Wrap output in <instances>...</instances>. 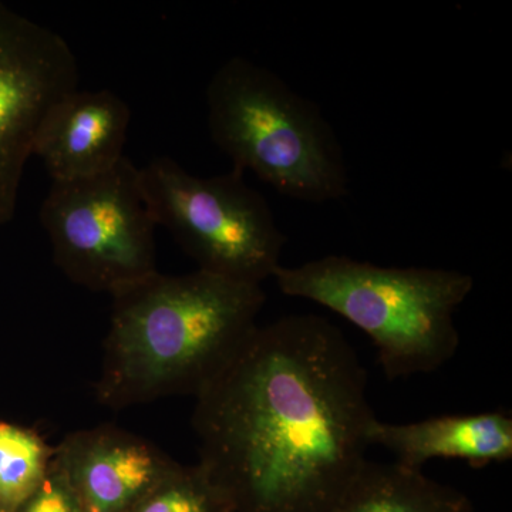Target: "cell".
<instances>
[{
	"label": "cell",
	"instance_id": "1",
	"mask_svg": "<svg viewBox=\"0 0 512 512\" xmlns=\"http://www.w3.org/2000/svg\"><path fill=\"white\" fill-rule=\"evenodd\" d=\"M377 419L355 348L329 319L254 330L197 397L200 460L235 512H333L365 466Z\"/></svg>",
	"mask_w": 512,
	"mask_h": 512
},
{
	"label": "cell",
	"instance_id": "2",
	"mask_svg": "<svg viewBox=\"0 0 512 512\" xmlns=\"http://www.w3.org/2000/svg\"><path fill=\"white\" fill-rule=\"evenodd\" d=\"M266 295L197 269L148 275L113 295L97 402L123 410L192 396L224 372L258 328Z\"/></svg>",
	"mask_w": 512,
	"mask_h": 512
},
{
	"label": "cell",
	"instance_id": "3",
	"mask_svg": "<svg viewBox=\"0 0 512 512\" xmlns=\"http://www.w3.org/2000/svg\"><path fill=\"white\" fill-rule=\"evenodd\" d=\"M279 291L338 313L363 330L389 380L431 373L460 346L457 309L474 288L464 272L397 268L328 255L299 266H279Z\"/></svg>",
	"mask_w": 512,
	"mask_h": 512
},
{
	"label": "cell",
	"instance_id": "4",
	"mask_svg": "<svg viewBox=\"0 0 512 512\" xmlns=\"http://www.w3.org/2000/svg\"><path fill=\"white\" fill-rule=\"evenodd\" d=\"M208 128L234 170L292 200L323 204L349 192L343 150L319 106L272 70L227 60L207 87Z\"/></svg>",
	"mask_w": 512,
	"mask_h": 512
},
{
	"label": "cell",
	"instance_id": "5",
	"mask_svg": "<svg viewBox=\"0 0 512 512\" xmlns=\"http://www.w3.org/2000/svg\"><path fill=\"white\" fill-rule=\"evenodd\" d=\"M140 180L154 221L200 271L262 285L281 266L286 237L241 171L198 177L173 158L157 157L140 168Z\"/></svg>",
	"mask_w": 512,
	"mask_h": 512
},
{
	"label": "cell",
	"instance_id": "6",
	"mask_svg": "<svg viewBox=\"0 0 512 512\" xmlns=\"http://www.w3.org/2000/svg\"><path fill=\"white\" fill-rule=\"evenodd\" d=\"M40 221L57 268L89 291L113 296L158 271L157 224L130 158L93 177L52 183Z\"/></svg>",
	"mask_w": 512,
	"mask_h": 512
},
{
	"label": "cell",
	"instance_id": "7",
	"mask_svg": "<svg viewBox=\"0 0 512 512\" xmlns=\"http://www.w3.org/2000/svg\"><path fill=\"white\" fill-rule=\"evenodd\" d=\"M77 84L79 66L69 43L0 2V225L15 217L43 120Z\"/></svg>",
	"mask_w": 512,
	"mask_h": 512
},
{
	"label": "cell",
	"instance_id": "8",
	"mask_svg": "<svg viewBox=\"0 0 512 512\" xmlns=\"http://www.w3.org/2000/svg\"><path fill=\"white\" fill-rule=\"evenodd\" d=\"M178 464L151 441L101 424L67 434L52 466L80 512H127Z\"/></svg>",
	"mask_w": 512,
	"mask_h": 512
},
{
	"label": "cell",
	"instance_id": "9",
	"mask_svg": "<svg viewBox=\"0 0 512 512\" xmlns=\"http://www.w3.org/2000/svg\"><path fill=\"white\" fill-rule=\"evenodd\" d=\"M131 113L110 90H74L50 110L37 133L33 156L55 181H72L109 171L120 163Z\"/></svg>",
	"mask_w": 512,
	"mask_h": 512
},
{
	"label": "cell",
	"instance_id": "10",
	"mask_svg": "<svg viewBox=\"0 0 512 512\" xmlns=\"http://www.w3.org/2000/svg\"><path fill=\"white\" fill-rule=\"evenodd\" d=\"M369 443L386 448L394 464L412 471H423L436 458L464 461L471 467L507 463L512 460V416L497 410L403 424L376 419Z\"/></svg>",
	"mask_w": 512,
	"mask_h": 512
},
{
	"label": "cell",
	"instance_id": "11",
	"mask_svg": "<svg viewBox=\"0 0 512 512\" xmlns=\"http://www.w3.org/2000/svg\"><path fill=\"white\" fill-rule=\"evenodd\" d=\"M466 494L423 471L367 458L333 512H473Z\"/></svg>",
	"mask_w": 512,
	"mask_h": 512
},
{
	"label": "cell",
	"instance_id": "12",
	"mask_svg": "<svg viewBox=\"0 0 512 512\" xmlns=\"http://www.w3.org/2000/svg\"><path fill=\"white\" fill-rule=\"evenodd\" d=\"M53 454L36 430L0 420V512H16L45 483Z\"/></svg>",
	"mask_w": 512,
	"mask_h": 512
},
{
	"label": "cell",
	"instance_id": "13",
	"mask_svg": "<svg viewBox=\"0 0 512 512\" xmlns=\"http://www.w3.org/2000/svg\"><path fill=\"white\" fill-rule=\"evenodd\" d=\"M127 512H235L224 488L200 463L177 467Z\"/></svg>",
	"mask_w": 512,
	"mask_h": 512
},
{
	"label": "cell",
	"instance_id": "14",
	"mask_svg": "<svg viewBox=\"0 0 512 512\" xmlns=\"http://www.w3.org/2000/svg\"><path fill=\"white\" fill-rule=\"evenodd\" d=\"M16 512H80L72 491L55 468Z\"/></svg>",
	"mask_w": 512,
	"mask_h": 512
},
{
	"label": "cell",
	"instance_id": "15",
	"mask_svg": "<svg viewBox=\"0 0 512 512\" xmlns=\"http://www.w3.org/2000/svg\"><path fill=\"white\" fill-rule=\"evenodd\" d=\"M474 512V511H473Z\"/></svg>",
	"mask_w": 512,
	"mask_h": 512
}]
</instances>
